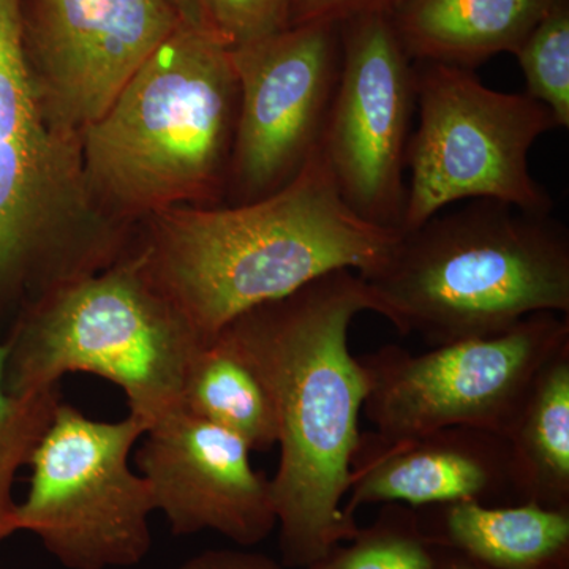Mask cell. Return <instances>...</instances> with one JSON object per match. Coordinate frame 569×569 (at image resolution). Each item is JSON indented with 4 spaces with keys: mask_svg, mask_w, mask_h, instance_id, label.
<instances>
[{
    "mask_svg": "<svg viewBox=\"0 0 569 569\" xmlns=\"http://www.w3.org/2000/svg\"><path fill=\"white\" fill-rule=\"evenodd\" d=\"M415 71L418 121L400 233L471 200L552 212V198L529 168L535 142L557 129L552 112L527 93L493 91L473 70L418 62Z\"/></svg>",
    "mask_w": 569,
    "mask_h": 569,
    "instance_id": "obj_7",
    "label": "cell"
},
{
    "mask_svg": "<svg viewBox=\"0 0 569 569\" xmlns=\"http://www.w3.org/2000/svg\"><path fill=\"white\" fill-rule=\"evenodd\" d=\"M362 279L400 335L433 347L492 336L535 313L569 317V236L550 213L466 201L400 233Z\"/></svg>",
    "mask_w": 569,
    "mask_h": 569,
    "instance_id": "obj_4",
    "label": "cell"
},
{
    "mask_svg": "<svg viewBox=\"0 0 569 569\" xmlns=\"http://www.w3.org/2000/svg\"><path fill=\"white\" fill-rule=\"evenodd\" d=\"M346 498L351 516L367 505L515 503L507 440L466 426L407 436L361 432Z\"/></svg>",
    "mask_w": 569,
    "mask_h": 569,
    "instance_id": "obj_14",
    "label": "cell"
},
{
    "mask_svg": "<svg viewBox=\"0 0 569 569\" xmlns=\"http://www.w3.org/2000/svg\"><path fill=\"white\" fill-rule=\"evenodd\" d=\"M505 440L515 503L569 509V342L538 370Z\"/></svg>",
    "mask_w": 569,
    "mask_h": 569,
    "instance_id": "obj_17",
    "label": "cell"
},
{
    "mask_svg": "<svg viewBox=\"0 0 569 569\" xmlns=\"http://www.w3.org/2000/svg\"><path fill=\"white\" fill-rule=\"evenodd\" d=\"M21 18L41 102L81 138L182 24L170 0H21Z\"/></svg>",
    "mask_w": 569,
    "mask_h": 569,
    "instance_id": "obj_12",
    "label": "cell"
},
{
    "mask_svg": "<svg viewBox=\"0 0 569 569\" xmlns=\"http://www.w3.org/2000/svg\"><path fill=\"white\" fill-rule=\"evenodd\" d=\"M170 2L173 3V7L176 11H178L179 17H181L183 24L211 31V29H209L208 21H206L203 3H201V0H170Z\"/></svg>",
    "mask_w": 569,
    "mask_h": 569,
    "instance_id": "obj_25",
    "label": "cell"
},
{
    "mask_svg": "<svg viewBox=\"0 0 569 569\" xmlns=\"http://www.w3.org/2000/svg\"><path fill=\"white\" fill-rule=\"evenodd\" d=\"M569 342V317L542 312L492 336L411 353L385 346L359 356L366 418L383 436L477 427L505 437L538 370Z\"/></svg>",
    "mask_w": 569,
    "mask_h": 569,
    "instance_id": "obj_9",
    "label": "cell"
},
{
    "mask_svg": "<svg viewBox=\"0 0 569 569\" xmlns=\"http://www.w3.org/2000/svg\"><path fill=\"white\" fill-rule=\"evenodd\" d=\"M93 201L82 138L52 121L33 81L21 0H0V307H22L129 249Z\"/></svg>",
    "mask_w": 569,
    "mask_h": 569,
    "instance_id": "obj_6",
    "label": "cell"
},
{
    "mask_svg": "<svg viewBox=\"0 0 569 569\" xmlns=\"http://www.w3.org/2000/svg\"><path fill=\"white\" fill-rule=\"evenodd\" d=\"M527 96L545 104L557 127H569V0H553L515 52Z\"/></svg>",
    "mask_w": 569,
    "mask_h": 569,
    "instance_id": "obj_21",
    "label": "cell"
},
{
    "mask_svg": "<svg viewBox=\"0 0 569 569\" xmlns=\"http://www.w3.org/2000/svg\"><path fill=\"white\" fill-rule=\"evenodd\" d=\"M441 548L481 569H569V509L477 500L418 508Z\"/></svg>",
    "mask_w": 569,
    "mask_h": 569,
    "instance_id": "obj_15",
    "label": "cell"
},
{
    "mask_svg": "<svg viewBox=\"0 0 569 569\" xmlns=\"http://www.w3.org/2000/svg\"><path fill=\"white\" fill-rule=\"evenodd\" d=\"M179 569H282V567L264 553L211 549L190 557Z\"/></svg>",
    "mask_w": 569,
    "mask_h": 569,
    "instance_id": "obj_24",
    "label": "cell"
},
{
    "mask_svg": "<svg viewBox=\"0 0 569 569\" xmlns=\"http://www.w3.org/2000/svg\"><path fill=\"white\" fill-rule=\"evenodd\" d=\"M250 452L181 407L149 427L137 466L176 537L209 530L252 548L277 529V512L271 479L254 470Z\"/></svg>",
    "mask_w": 569,
    "mask_h": 569,
    "instance_id": "obj_13",
    "label": "cell"
},
{
    "mask_svg": "<svg viewBox=\"0 0 569 569\" xmlns=\"http://www.w3.org/2000/svg\"><path fill=\"white\" fill-rule=\"evenodd\" d=\"M436 559L418 509L385 503L370 526L301 569H433Z\"/></svg>",
    "mask_w": 569,
    "mask_h": 569,
    "instance_id": "obj_19",
    "label": "cell"
},
{
    "mask_svg": "<svg viewBox=\"0 0 569 569\" xmlns=\"http://www.w3.org/2000/svg\"><path fill=\"white\" fill-rule=\"evenodd\" d=\"M7 343H0V542L14 531L13 482L18 470L28 466L33 449L47 432L56 408L62 402L61 388L13 396L3 387Z\"/></svg>",
    "mask_w": 569,
    "mask_h": 569,
    "instance_id": "obj_20",
    "label": "cell"
},
{
    "mask_svg": "<svg viewBox=\"0 0 569 569\" xmlns=\"http://www.w3.org/2000/svg\"><path fill=\"white\" fill-rule=\"evenodd\" d=\"M553 0H402L391 22L411 61L473 70L518 51Z\"/></svg>",
    "mask_w": 569,
    "mask_h": 569,
    "instance_id": "obj_16",
    "label": "cell"
},
{
    "mask_svg": "<svg viewBox=\"0 0 569 569\" xmlns=\"http://www.w3.org/2000/svg\"><path fill=\"white\" fill-rule=\"evenodd\" d=\"M209 29L230 50L290 28L295 0H201Z\"/></svg>",
    "mask_w": 569,
    "mask_h": 569,
    "instance_id": "obj_22",
    "label": "cell"
},
{
    "mask_svg": "<svg viewBox=\"0 0 569 569\" xmlns=\"http://www.w3.org/2000/svg\"><path fill=\"white\" fill-rule=\"evenodd\" d=\"M182 408L241 438L252 451H268L279 441L271 391L224 331L194 356L183 385Z\"/></svg>",
    "mask_w": 569,
    "mask_h": 569,
    "instance_id": "obj_18",
    "label": "cell"
},
{
    "mask_svg": "<svg viewBox=\"0 0 569 569\" xmlns=\"http://www.w3.org/2000/svg\"><path fill=\"white\" fill-rule=\"evenodd\" d=\"M142 223L137 246L204 346L242 313L320 277L342 269L372 274L400 236L343 201L320 151L260 200L179 206Z\"/></svg>",
    "mask_w": 569,
    "mask_h": 569,
    "instance_id": "obj_2",
    "label": "cell"
},
{
    "mask_svg": "<svg viewBox=\"0 0 569 569\" xmlns=\"http://www.w3.org/2000/svg\"><path fill=\"white\" fill-rule=\"evenodd\" d=\"M402 0H295L290 26L306 22H340L370 13H387Z\"/></svg>",
    "mask_w": 569,
    "mask_h": 569,
    "instance_id": "obj_23",
    "label": "cell"
},
{
    "mask_svg": "<svg viewBox=\"0 0 569 569\" xmlns=\"http://www.w3.org/2000/svg\"><path fill=\"white\" fill-rule=\"evenodd\" d=\"M437 546V545H436ZM433 569H481L477 565L463 559L459 553L452 552L447 548L437 546V559Z\"/></svg>",
    "mask_w": 569,
    "mask_h": 569,
    "instance_id": "obj_26",
    "label": "cell"
},
{
    "mask_svg": "<svg viewBox=\"0 0 569 569\" xmlns=\"http://www.w3.org/2000/svg\"><path fill=\"white\" fill-rule=\"evenodd\" d=\"M6 343L10 395L59 387L67 373H92L121 388L129 413L149 427L182 407L187 373L204 347L138 246L28 302Z\"/></svg>",
    "mask_w": 569,
    "mask_h": 569,
    "instance_id": "obj_5",
    "label": "cell"
},
{
    "mask_svg": "<svg viewBox=\"0 0 569 569\" xmlns=\"http://www.w3.org/2000/svg\"><path fill=\"white\" fill-rule=\"evenodd\" d=\"M239 104L227 193L249 203L282 189L320 148L342 61L340 24L290 26L233 48Z\"/></svg>",
    "mask_w": 569,
    "mask_h": 569,
    "instance_id": "obj_11",
    "label": "cell"
},
{
    "mask_svg": "<svg viewBox=\"0 0 569 569\" xmlns=\"http://www.w3.org/2000/svg\"><path fill=\"white\" fill-rule=\"evenodd\" d=\"M340 40L339 80L318 151L343 201L367 222L400 233L417 71L387 13L340 22Z\"/></svg>",
    "mask_w": 569,
    "mask_h": 569,
    "instance_id": "obj_10",
    "label": "cell"
},
{
    "mask_svg": "<svg viewBox=\"0 0 569 569\" xmlns=\"http://www.w3.org/2000/svg\"><path fill=\"white\" fill-rule=\"evenodd\" d=\"M148 429L134 415L96 421L59 403L29 460L31 486L14 509V531H31L67 569L141 563L151 550L156 508L129 459Z\"/></svg>",
    "mask_w": 569,
    "mask_h": 569,
    "instance_id": "obj_8",
    "label": "cell"
},
{
    "mask_svg": "<svg viewBox=\"0 0 569 569\" xmlns=\"http://www.w3.org/2000/svg\"><path fill=\"white\" fill-rule=\"evenodd\" d=\"M238 104L230 48L182 22L82 133V168L100 211L129 230L179 206H220Z\"/></svg>",
    "mask_w": 569,
    "mask_h": 569,
    "instance_id": "obj_3",
    "label": "cell"
},
{
    "mask_svg": "<svg viewBox=\"0 0 569 569\" xmlns=\"http://www.w3.org/2000/svg\"><path fill=\"white\" fill-rule=\"evenodd\" d=\"M378 313L369 284L350 269L254 307L223 329L274 399L280 459L271 479L282 565L301 569L358 533L343 508L367 395L348 335Z\"/></svg>",
    "mask_w": 569,
    "mask_h": 569,
    "instance_id": "obj_1",
    "label": "cell"
}]
</instances>
